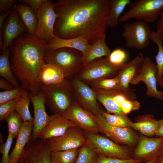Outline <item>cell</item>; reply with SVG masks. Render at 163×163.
Segmentation results:
<instances>
[{"instance_id":"obj_32","label":"cell","mask_w":163,"mask_h":163,"mask_svg":"<svg viewBox=\"0 0 163 163\" xmlns=\"http://www.w3.org/2000/svg\"><path fill=\"white\" fill-rule=\"evenodd\" d=\"M150 40L157 45L158 48L157 53L155 56L157 70L156 79L158 83L163 75V41L156 31L151 32Z\"/></svg>"},{"instance_id":"obj_44","label":"cell","mask_w":163,"mask_h":163,"mask_svg":"<svg viewBox=\"0 0 163 163\" xmlns=\"http://www.w3.org/2000/svg\"><path fill=\"white\" fill-rule=\"evenodd\" d=\"M16 0H0V14L8 11L16 5Z\"/></svg>"},{"instance_id":"obj_46","label":"cell","mask_w":163,"mask_h":163,"mask_svg":"<svg viewBox=\"0 0 163 163\" xmlns=\"http://www.w3.org/2000/svg\"><path fill=\"white\" fill-rule=\"evenodd\" d=\"M14 87L9 82L1 77L0 78V88L8 91L13 88Z\"/></svg>"},{"instance_id":"obj_45","label":"cell","mask_w":163,"mask_h":163,"mask_svg":"<svg viewBox=\"0 0 163 163\" xmlns=\"http://www.w3.org/2000/svg\"><path fill=\"white\" fill-rule=\"evenodd\" d=\"M156 29V31L163 41V9L160 14L159 19L157 21Z\"/></svg>"},{"instance_id":"obj_42","label":"cell","mask_w":163,"mask_h":163,"mask_svg":"<svg viewBox=\"0 0 163 163\" xmlns=\"http://www.w3.org/2000/svg\"><path fill=\"white\" fill-rule=\"evenodd\" d=\"M140 107V104L137 100L129 99L123 104L121 109L123 113L127 115L133 111L139 110Z\"/></svg>"},{"instance_id":"obj_40","label":"cell","mask_w":163,"mask_h":163,"mask_svg":"<svg viewBox=\"0 0 163 163\" xmlns=\"http://www.w3.org/2000/svg\"><path fill=\"white\" fill-rule=\"evenodd\" d=\"M14 138L12 135L8 134L5 142L1 145L0 152L2 156L0 163H9V153Z\"/></svg>"},{"instance_id":"obj_5","label":"cell","mask_w":163,"mask_h":163,"mask_svg":"<svg viewBox=\"0 0 163 163\" xmlns=\"http://www.w3.org/2000/svg\"><path fill=\"white\" fill-rule=\"evenodd\" d=\"M129 8L120 18V22L131 19L147 24L159 19L163 9V0H139L131 2Z\"/></svg>"},{"instance_id":"obj_25","label":"cell","mask_w":163,"mask_h":163,"mask_svg":"<svg viewBox=\"0 0 163 163\" xmlns=\"http://www.w3.org/2000/svg\"><path fill=\"white\" fill-rule=\"evenodd\" d=\"M106 36L105 34L90 44L87 51L83 55L84 65L110 55L111 51L106 42Z\"/></svg>"},{"instance_id":"obj_23","label":"cell","mask_w":163,"mask_h":163,"mask_svg":"<svg viewBox=\"0 0 163 163\" xmlns=\"http://www.w3.org/2000/svg\"><path fill=\"white\" fill-rule=\"evenodd\" d=\"M158 123V120L155 118L153 115L147 114L138 116L134 122L131 121L130 126L143 135L152 137L155 135Z\"/></svg>"},{"instance_id":"obj_8","label":"cell","mask_w":163,"mask_h":163,"mask_svg":"<svg viewBox=\"0 0 163 163\" xmlns=\"http://www.w3.org/2000/svg\"><path fill=\"white\" fill-rule=\"evenodd\" d=\"M123 27L122 36L127 48L142 49L149 46L151 32L148 24L136 21L125 24Z\"/></svg>"},{"instance_id":"obj_47","label":"cell","mask_w":163,"mask_h":163,"mask_svg":"<svg viewBox=\"0 0 163 163\" xmlns=\"http://www.w3.org/2000/svg\"><path fill=\"white\" fill-rule=\"evenodd\" d=\"M158 125L155 135L157 137L163 138V117L158 120Z\"/></svg>"},{"instance_id":"obj_41","label":"cell","mask_w":163,"mask_h":163,"mask_svg":"<svg viewBox=\"0 0 163 163\" xmlns=\"http://www.w3.org/2000/svg\"><path fill=\"white\" fill-rule=\"evenodd\" d=\"M140 160L133 158L122 159L98 155L97 163H141Z\"/></svg>"},{"instance_id":"obj_9","label":"cell","mask_w":163,"mask_h":163,"mask_svg":"<svg viewBox=\"0 0 163 163\" xmlns=\"http://www.w3.org/2000/svg\"><path fill=\"white\" fill-rule=\"evenodd\" d=\"M96 122L99 132L115 142L131 149L136 146L139 136L131 127L112 126L107 122L102 114L96 116Z\"/></svg>"},{"instance_id":"obj_16","label":"cell","mask_w":163,"mask_h":163,"mask_svg":"<svg viewBox=\"0 0 163 163\" xmlns=\"http://www.w3.org/2000/svg\"><path fill=\"white\" fill-rule=\"evenodd\" d=\"M163 138L152 137L140 134L137 144L133 151V158L145 162L157 158L159 156L160 149Z\"/></svg>"},{"instance_id":"obj_27","label":"cell","mask_w":163,"mask_h":163,"mask_svg":"<svg viewBox=\"0 0 163 163\" xmlns=\"http://www.w3.org/2000/svg\"><path fill=\"white\" fill-rule=\"evenodd\" d=\"M93 89L98 101L104 106L107 112L112 114L126 115L123 113L120 107L113 100L109 90Z\"/></svg>"},{"instance_id":"obj_19","label":"cell","mask_w":163,"mask_h":163,"mask_svg":"<svg viewBox=\"0 0 163 163\" xmlns=\"http://www.w3.org/2000/svg\"><path fill=\"white\" fill-rule=\"evenodd\" d=\"M50 115L49 122L41 131L38 139L47 140L58 137L64 134L69 128L78 126L76 123L62 115L52 114Z\"/></svg>"},{"instance_id":"obj_3","label":"cell","mask_w":163,"mask_h":163,"mask_svg":"<svg viewBox=\"0 0 163 163\" xmlns=\"http://www.w3.org/2000/svg\"><path fill=\"white\" fill-rule=\"evenodd\" d=\"M52 114L62 115L74 101L73 91L69 79L50 85H41L40 91Z\"/></svg>"},{"instance_id":"obj_18","label":"cell","mask_w":163,"mask_h":163,"mask_svg":"<svg viewBox=\"0 0 163 163\" xmlns=\"http://www.w3.org/2000/svg\"><path fill=\"white\" fill-rule=\"evenodd\" d=\"M30 102L34 111V126L31 140L35 141L38 138L40 133L49 122L50 115L46 112L45 99L40 92L36 94L30 93Z\"/></svg>"},{"instance_id":"obj_33","label":"cell","mask_w":163,"mask_h":163,"mask_svg":"<svg viewBox=\"0 0 163 163\" xmlns=\"http://www.w3.org/2000/svg\"><path fill=\"white\" fill-rule=\"evenodd\" d=\"M94 89L104 90H121L119 78L117 75L110 78H102L94 80L88 84Z\"/></svg>"},{"instance_id":"obj_12","label":"cell","mask_w":163,"mask_h":163,"mask_svg":"<svg viewBox=\"0 0 163 163\" xmlns=\"http://www.w3.org/2000/svg\"><path fill=\"white\" fill-rule=\"evenodd\" d=\"M52 1L45 0L37 13L38 25L34 35L47 43L55 36L54 28L57 15Z\"/></svg>"},{"instance_id":"obj_51","label":"cell","mask_w":163,"mask_h":163,"mask_svg":"<svg viewBox=\"0 0 163 163\" xmlns=\"http://www.w3.org/2000/svg\"><path fill=\"white\" fill-rule=\"evenodd\" d=\"M157 158L150 160L143 163H158Z\"/></svg>"},{"instance_id":"obj_34","label":"cell","mask_w":163,"mask_h":163,"mask_svg":"<svg viewBox=\"0 0 163 163\" xmlns=\"http://www.w3.org/2000/svg\"><path fill=\"white\" fill-rule=\"evenodd\" d=\"M102 114L107 122L112 126L122 127H130L131 121L126 115L112 114L103 111Z\"/></svg>"},{"instance_id":"obj_20","label":"cell","mask_w":163,"mask_h":163,"mask_svg":"<svg viewBox=\"0 0 163 163\" xmlns=\"http://www.w3.org/2000/svg\"><path fill=\"white\" fill-rule=\"evenodd\" d=\"M144 57L142 53H139L132 60L125 63L124 67L120 71L117 75L121 90L129 91L133 89L129 86V84L139 71Z\"/></svg>"},{"instance_id":"obj_17","label":"cell","mask_w":163,"mask_h":163,"mask_svg":"<svg viewBox=\"0 0 163 163\" xmlns=\"http://www.w3.org/2000/svg\"><path fill=\"white\" fill-rule=\"evenodd\" d=\"M15 6L6 18L2 27L3 46L2 53L8 48L16 38L28 33L27 29L21 20Z\"/></svg>"},{"instance_id":"obj_7","label":"cell","mask_w":163,"mask_h":163,"mask_svg":"<svg viewBox=\"0 0 163 163\" xmlns=\"http://www.w3.org/2000/svg\"><path fill=\"white\" fill-rule=\"evenodd\" d=\"M125 64L121 66H114L109 62L107 57L101 58L84 65L75 75L88 85L95 80L116 76Z\"/></svg>"},{"instance_id":"obj_1","label":"cell","mask_w":163,"mask_h":163,"mask_svg":"<svg viewBox=\"0 0 163 163\" xmlns=\"http://www.w3.org/2000/svg\"><path fill=\"white\" fill-rule=\"evenodd\" d=\"M111 0H58L55 36L63 39L82 37L91 44L105 34Z\"/></svg>"},{"instance_id":"obj_4","label":"cell","mask_w":163,"mask_h":163,"mask_svg":"<svg viewBox=\"0 0 163 163\" xmlns=\"http://www.w3.org/2000/svg\"><path fill=\"white\" fill-rule=\"evenodd\" d=\"M44 59L46 63L59 67L62 71L65 78L67 79L76 75L84 65L82 53L70 48L46 50Z\"/></svg>"},{"instance_id":"obj_37","label":"cell","mask_w":163,"mask_h":163,"mask_svg":"<svg viewBox=\"0 0 163 163\" xmlns=\"http://www.w3.org/2000/svg\"><path fill=\"white\" fill-rule=\"evenodd\" d=\"M107 57L112 65L115 66H121L125 64V62L127 58V54L124 50L118 48L111 51Z\"/></svg>"},{"instance_id":"obj_21","label":"cell","mask_w":163,"mask_h":163,"mask_svg":"<svg viewBox=\"0 0 163 163\" xmlns=\"http://www.w3.org/2000/svg\"><path fill=\"white\" fill-rule=\"evenodd\" d=\"M34 121L23 122L14 148L9 155V163H16L27 144L31 139Z\"/></svg>"},{"instance_id":"obj_24","label":"cell","mask_w":163,"mask_h":163,"mask_svg":"<svg viewBox=\"0 0 163 163\" xmlns=\"http://www.w3.org/2000/svg\"><path fill=\"white\" fill-rule=\"evenodd\" d=\"M66 79L62 70L57 66L46 63L42 67L39 80L41 85H50L60 83Z\"/></svg>"},{"instance_id":"obj_36","label":"cell","mask_w":163,"mask_h":163,"mask_svg":"<svg viewBox=\"0 0 163 163\" xmlns=\"http://www.w3.org/2000/svg\"><path fill=\"white\" fill-rule=\"evenodd\" d=\"M6 121L8 124V134L12 135L14 138L17 137L23 123L21 117L15 111L9 115Z\"/></svg>"},{"instance_id":"obj_43","label":"cell","mask_w":163,"mask_h":163,"mask_svg":"<svg viewBox=\"0 0 163 163\" xmlns=\"http://www.w3.org/2000/svg\"><path fill=\"white\" fill-rule=\"evenodd\" d=\"M45 0H18L17 2L24 3L28 5L37 14V12L41 7Z\"/></svg>"},{"instance_id":"obj_39","label":"cell","mask_w":163,"mask_h":163,"mask_svg":"<svg viewBox=\"0 0 163 163\" xmlns=\"http://www.w3.org/2000/svg\"><path fill=\"white\" fill-rule=\"evenodd\" d=\"M19 98L0 104L1 121H6L9 115L15 111L16 104Z\"/></svg>"},{"instance_id":"obj_38","label":"cell","mask_w":163,"mask_h":163,"mask_svg":"<svg viewBox=\"0 0 163 163\" xmlns=\"http://www.w3.org/2000/svg\"><path fill=\"white\" fill-rule=\"evenodd\" d=\"M21 86L14 87L8 91H5L0 92V104L13 99L20 97L25 90Z\"/></svg>"},{"instance_id":"obj_13","label":"cell","mask_w":163,"mask_h":163,"mask_svg":"<svg viewBox=\"0 0 163 163\" xmlns=\"http://www.w3.org/2000/svg\"><path fill=\"white\" fill-rule=\"evenodd\" d=\"M46 141L51 152L79 148L86 142L84 132L78 126L70 127L62 135Z\"/></svg>"},{"instance_id":"obj_22","label":"cell","mask_w":163,"mask_h":163,"mask_svg":"<svg viewBox=\"0 0 163 163\" xmlns=\"http://www.w3.org/2000/svg\"><path fill=\"white\" fill-rule=\"evenodd\" d=\"M90 45L87 40L82 37L66 39L55 36L47 43L46 50H54L62 48H70L81 51L83 55Z\"/></svg>"},{"instance_id":"obj_35","label":"cell","mask_w":163,"mask_h":163,"mask_svg":"<svg viewBox=\"0 0 163 163\" xmlns=\"http://www.w3.org/2000/svg\"><path fill=\"white\" fill-rule=\"evenodd\" d=\"M98 155L85 143L80 148L76 163H97Z\"/></svg>"},{"instance_id":"obj_50","label":"cell","mask_w":163,"mask_h":163,"mask_svg":"<svg viewBox=\"0 0 163 163\" xmlns=\"http://www.w3.org/2000/svg\"><path fill=\"white\" fill-rule=\"evenodd\" d=\"M157 161L158 163H163V156H159L157 158Z\"/></svg>"},{"instance_id":"obj_30","label":"cell","mask_w":163,"mask_h":163,"mask_svg":"<svg viewBox=\"0 0 163 163\" xmlns=\"http://www.w3.org/2000/svg\"><path fill=\"white\" fill-rule=\"evenodd\" d=\"M30 102V92L25 90L18 98L16 105L15 111L19 115L23 122L34 121L29 110Z\"/></svg>"},{"instance_id":"obj_2","label":"cell","mask_w":163,"mask_h":163,"mask_svg":"<svg viewBox=\"0 0 163 163\" xmlns=\"http://www.w3.org/2000/svg\"><path fill=\"white\" fill-rule=\"evenodd\" d=\"M47 44L46 41L27 33L16 38L9 47L14 76L21 86L33 94L40 91L39 76L46 63L44 56Z\"/></svg>"},{"instance_id":"obj_26","label":"cell","mask_w":163,"mask_h":163,"mask_svg":"<svg viewBox=\"0 0 163 163\" xmlns=\"http://www.w3.org/2000/svg\"><path fill=\"white\" fill-rule=\"evenodd\" d=\"M15 8L21 20L27 29L28 33L34 35L38 25L36 14L24 3L16 5Z\"/></svg>"},{"instance_id":"obj_49","label":"cell","mask_w":163,"mask_h":163,"mask_svg":"<svg viewBox=\"0 0 163 163\" xmlns=\"http://www.w3.org/2000/svg\"><path fill=\"white\" fill-rule=\"evenodd\" d=\"M158 85L163 89V75L160 81L158 82Z\"/></svg>"},{"instance_id":"obj_15","label":"cell","mask_w":163,"mask_h":163,"mask_svg":"<svg viewBox=\"0 0 163 163\" xmlns=\"http://www.w3.org/2000/svg\"><path fill=\"white\" fill-rule=\"evenodd\" d=\"M50 153L46 140H31L16 163H52Z\"/></svg>"},{"instance_id":"obj_31","label":"cell","mask_w":163,"mask_h":163,"mask_svg":"<svg viewBox=\"0 0 163 163\" xmlns=\"http://www.w3.org/2000/svg\"><path fill=\"white\" fill-rule=\"evenodd\" d=\"M79 148L71 150L51 152L52 163H76Z\"/></svg>"},{"instance_id":"obj_14","label":"cell","mask_w":163,"mask_h":163,"mask_svg":"<svg viewBox=\"0 0 163 163\" xmlns=\"http://www.w3.org/2000/svg\"><path fill=\"white\" fill-rule=\"evenodd\" d=\"M62 116L76 123L84 132L95 134H98L99 132L96 122V116L75 101Z\"/></svg>"},{"instance_id":"obj_29","label":"cell","mask_w":163,"mask_h":163,"mask_svg":"<svg viewBox=\"0 0 163 163\" xmlns=\"http://www.w3.org/2000/svg\"><path fill=\"white\" fill-rule=\"evenodd\" d=\"M10 50L6 49L0 56V76L11 83L14 87H19L13 72L10 60Z\"/></svg>"},{"instance_id":"obj_28","label":"cell","mask_w":163,"mask_h":163,"mask_svg":"<svg viewBox=\"0 0 163 163\" xmlns=\"http://www.w3.org/2000/svg\"><path fill=\"white\" fill-rule=\"evenodd\" d=\"M130 0H111L110 8L108 15L107 26L114 28L118 26L120 15L128 5Z\"/></svg>"},{"instance_id":"obj_52","label":"cell","mask_w":163,"mask_h":163,"mask_svg":"<svg viewBox=\"0 0 163 163\" xmlns=\"http://www.w3.org/2000/svg\"><path fill=\"white\" fill-rule=\"evenodd\" d=\"M163 156V141L159 151V156Z\"/></svg>"},{"instance_id":"obj_11","label":"cell","mask_w":163,"mask_h":163,"mask_svg":"<svg viewBox=\"0 0 163 163\" xmlns=\"http://www.w3.org/2000/svg\"><path fill=\"white\" fill-rule=\"evenodd\" d=\"M69 80L72 87L75 101L96 116L102 114L103 111L98 105L93 89L75 75Z\"/></svg>"},{"instance_id":"obj_10","label":"cell","mask_w":163,"mask_h":163,"mask_svg":"<svg viewBox=\"0 0 163 163\" xmlns=\"http://www.w3.org/2000/svg\"><path fill=\"white\" fill-rule=\"evenodd\" d=\"M157 72L156 64L149 57H144L139 71L130 84L136 85L143 82L146 87V94L147 96L163 101V92L157 89Z\"/></svg>"},{"instance_id":"obj_48","label":"cell","mask_w":163,"mask_h":163,"mask_svg":"<svg viewBox=\"0 0 163 163\" xmlns=\"http://www.w3.org/2000/svg\"><path fill=\"white\" fill-rule=\"evenodd\" d=\"M14 8L8 12L1 14L0 16V36H2L1 29L4 23Z\"/></svg>"},{"instance_id":"obj_6","label":"cell","mask_w":163,"mask_h":163,"mask_svg":"<svg viewBox=\"0 0 163 163\" xmlns=\"http://www.w3.org/2000/svg\"><path fill=\"white\" fill-rule=\"evenodd\" d=\"M84 133L86 143L98 155L122 159L133 158V150L129 147L118 144L99 134Z\"/></svg>"}]
</instances>
